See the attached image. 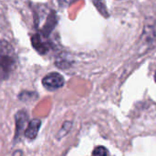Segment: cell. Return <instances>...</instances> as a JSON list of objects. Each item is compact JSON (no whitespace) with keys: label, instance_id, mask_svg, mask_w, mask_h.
Listing matches in <instances>:
<instances>
[{"label":"cell","instance_id":"obj_8","mask_svg":"<svg viewBox=\"0 0 156 156\" xmlns=\"http://www.w3.org/2000/svg\"><path fill=\"white\" fill-rule=\"evenodd\" d=\"M154 80H155V81H156V73H155V76H154Z\"/></svg>","mask_w":156,"mask_h":156},{"label":"cell","instance_id":"obj_6","mask_svg":"<svg viewBox=\"0 0 156 156\" xmlns=\"http://www.w3.org/2000/svg\"><path fill=\"white\" fill-rule=\"evenodd\" d=\"M92 154L93 155H109V152L107 151V149L105 147L99 146L94 149Z\"/></svg>","mask_w":156,"mask_h":156},{"label":"cell","instance_id":"obj_3","mask_svg":"<svg viewBox=\"0 0 156 156\" xmlns=\"http://www.w3.org/2000/svg\"><path fill=\"white\" fill-rule=\"evenodd\" d=\"M32 45L34 48L40 54L47 53L50 48V42L48 40V37L41 33H37L32 37Z\"/></svg>","mask_w":156,"mask_h":156},{"label":"cell","instance_id":"obj_2","mask_svg":"<svg viewBox=\"0 0 156 156\" xmlns=\"http://www.w3.org/2000/svg\"><path fill=\"white\" fill-rule=\"evenodd\" d=\"M64 78L59 73L57 72L49 73L42 80L43 86L48 90H56L61 88L64 85Z\"/></svg>","mask_w":156,"mask_h":156},{"label":"cell","instance_id":"obj_1","mask_svg":"<svg viewBox=\"0 0 156 156\" xmlns=\"http://www.w3.org/2000/svg\"><path fill=\"white\" fill-rule=\"evenodd\" d=\"M17 57L13 47L6 41H0V81L9 79L16 69Z\"/></svg>","mask_w":156,"mask_h":156},{"label":"cell","instance_id":"obj_5","mask_svg":"<svg viewBox=\"0 0 156 156\" xmlns=\"http://www.w3.org/2000/svg\"><path fill=\"white\" fill-rule=\"evenodd\" d=\"M27 120V115L25 111H20L16 116V136L17 137L19 133L24 130V127L26 125Z\"/></svg>","mask_w":156,"mask_h":156},{"label":"cell","instance_id":"obj_7","mask_svg":"<svg viewBox=\"0 0 156 156\" xmlns=\"http://www.w3.org/2000/svg\"><path fill=\"white\" fill-rule=\"evenodd\" d=\"M63 1H65V2H69V1H71V0H63ZM73 1V0H72Z\"/></svg>","mask_w":156,"mask_h":156},{"label":"cell","instance_id":"obj_4","mask_svg":"<svg viewBox=\"0 0 156 156\" xmlns=\"http://www.w3.org/2000/svg\"><path fill=\"white\" fill-rule=\"evenodd\" d=\"M40 125H41L40 120L34 119V120L30 121L27 126L26 131H25V136L28 139H31V140L35 139L37 135Z\"/></svg>","mask_w":156,"mask_h":156}]
</instances>
